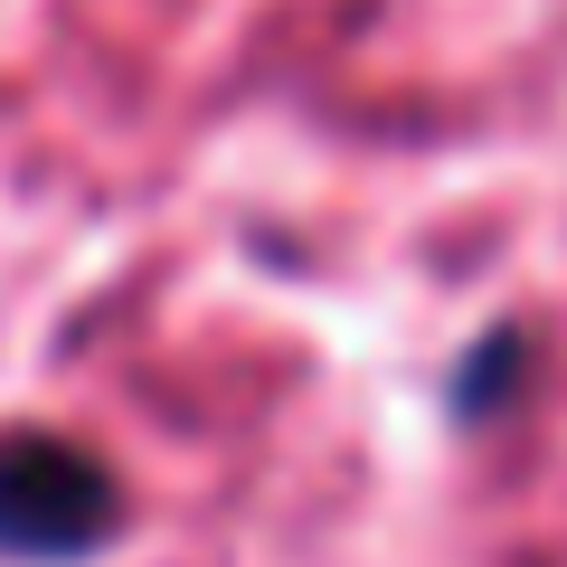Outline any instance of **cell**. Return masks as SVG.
<instances>
[{"label": "cell", "instance_id": "7a4b0ae2", "mask_svg": "<svg viewBox=\"0 0 567 567\" xmlns=\"http://www.w3.org/2000/svg\"><path fill=\"white\" fill-rule=\"evenodd\" d=\"M520 360H529V331H483V350L454 369V416H492L511 398V369Z\"/></svg>", "mask_w": 567, "mask_h": 567}, {"label": "cell", "instance_id": "6da1fadb", "mask_svg": "<svg viewBox=\"0 0 567 567\" xmlns=\"http://www.w3.org/2000/svg\"><path fill=\"white\" fill-rule=\"evenodd\" d=\"M123 529V483L58 425H0V558L76 567Z\"/></svg>", "mask_w": 567, "mask_h": 567}]
</instances>
